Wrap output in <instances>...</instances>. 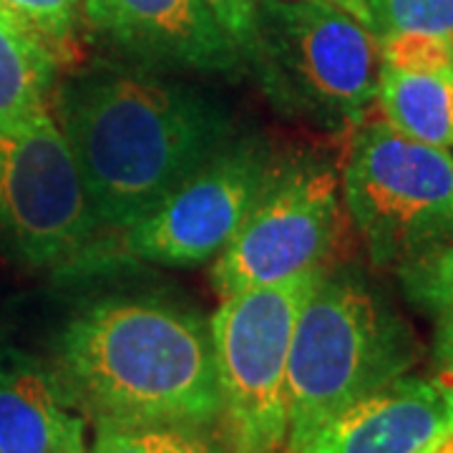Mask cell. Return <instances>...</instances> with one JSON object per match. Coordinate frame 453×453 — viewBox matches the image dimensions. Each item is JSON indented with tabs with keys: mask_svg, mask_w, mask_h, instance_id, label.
<instances>
[{
	"mask_svg": "<svg viewBox=\"0 0 453 453\" xmlns=\"http://www.w3.org/2000/svg\"><path fill=\"white\" fill-rule=\"evenodd\" d=\"M81 169L49 106L0 119V240L31 267L73 265L96 237Z\"/></svg>",
	"mask_w": 453,
	"mask_h": 453,
	"instance_id": "cell-7",
	"label": "cell"
},
{
	"mask_svg": "<svg viewBox=\"0 0 453 453\" xmlns=\"http://www.w3.org/2000/svg\"><path fill=\"white\" fill-rule=\"evenodd\" d=\"M91 453H151L149 434L142 428L98 423V436Z\"/></svg>",
	"mask_w": 453,
	"mask_h": 453,
	"instance_id": "cell-20",
	"label": "cell"
},
{
	"mask_svg": "<svg viewBox=\"0 0 453 453\" xmlns=\"http://www.w3.org/2000/svg\"><path fill=\"white\" fill-rule=\"evenodd\" d=\"M451 423L431 380L401 375L340 411L300 453H426Z\"/></svg>",
	"mask_w": 453,
	"mask_h": 453,
	"instance_id": "cell-11",
	"label": "cell"
},
{
	"mask_svg": "<svg viewBox=\"0 0 453 453\" xmlns=\"http://www.w3.org/2000/svg\"><path fill=\"white\" fill-rule=\"evenodd\" d=\"M207 5L240 49H252L257 33L255 0H207Z\"/></svg>",
	"mask_w": 453,
	"mask_h": 453,
	"instance_id": "cell-19",
	"label": "cell"
},
{
	"mask_svg": "<svg viewBox=\"0 0 453 453\" xmlns=\"http://www.w3.org/2000/svg\"><path fill=\"white\" fill-rule=\"evenodd\" d=\"M340 222L338 179L330 169L300 166L275 174L240 232L214 257V290L226 297L325 270L338 247Z\"/></svg>",
	"mask_w": 453,
	"mask_h": 453,
	"instance_id": "cell-8",
	"label": "cell"
},
{
	"mask_svg": "<svg viewBox=\"0 0 453 453\" xmlns=\"http://www.w3.org/2000/svg\"><path fill=\"white\" fill-rule=\"evenodd\" d=\"M65 388L98 423L199 428L222 413L210 325L157 300H104L65 325Z\"/></svg>",
	"mask_w": 453,
	"mask_h": 453,
	"instance_id": "cell-2",
	"label": "cell"
},
{
	"mask_svg": "<svg viewBox=\"0 0 453 453\" xmlns=\"http://www.w3.org/2000/svg\"><path fill=\"white\" fill-rule=\"evenodd\" d=\"M53 79L56 58L49 41L0 8V119L46 106Z\"/></svg>",
	"mask_w": 453,
	"mask_h": 453,
	"instance_id": "cell-14",
	"label": "cell"
},
{
	"mask_svg": "<svg viewBox=\"0 0 453 453\" xmlns=\"http://www.w3.org/2000/svg\"><path fill=\"white\" fill-rule=\"evenodd\" d=\"M0 8L13 13L49 43H58L76 28L83 0H0Z\"/></svg>",
	"mask_w": 453,
	"mask_h": 453,
	"instance_id": "cell-17",
	"label": "cell"
},
{
	"mask_svg": "<svg viewBox=\"0 0 453 453\" xmlns=\"http://www.w3.org/2000/svg\"><path fill=\"white\" fill-rule=\"evenodd\" d=\"M413 335L365 285L323 275L297 315L288 357V449L300 453L340 411L401 378Z\"/></svg>",
	"mask_w": 453,
	"mask_h": 453,
	"instance_id": "cell-3",
	"label": "cell"
},
{
	"mask_svg": "<svg viewBox=\"0 0 453 453\" xmlns=\"http://www.w3.org/2000/svg\"><path fill=\"white\" fill-rule=\"evenodd\" d=\"M98 31L131 53L202 73H225L240 46L219 26L207 0H83Z\"/></svg>",
	"mask_w": 453,
	"mask_h": 453,
	"instance_id": "cell-10",
	"label": "cell"
},
{
	"mask_svg": "<svg viewBox=\"0 0 453 453\" xmlns=\"http://www.w3.org/2000/svg\"><path fill=\"white\" fill-rule=\"evenodd\" d=\"M275 174L262 146L225 144L157 210L124 232V247L134 257L172 267L214 259L240 232Z\"/></svg>",
	"mask_w": 453,
	"mask_h": 453,
	"instance_id": "cell-9",
	"label": "cell"
},
{
	"mask_svg": "<svg viewBox=\"0 0 453 453\" xmlns=\"http://www.w3.org/2000/svg\"><path fill=\"white\" fill-rule=\"evenodd\" d=\"M413 288L441 318V333L453 335V250L408 273Z\"/></svg>",
	"mask_w": 453,
	"mask_h": 453,
	"instance_id": "cell-18",
	"label": "cell"
},
{
	"mask_svg": "<svg viewBox=\"0 0 453 453\" xmlns=\"http://www.w3.org/2000/svg\"><path fill=\"white\" fill-rule=\"evenodd\" d=\"M441 398L446 401L449 411L453 416V335L451 333H441L438 335V350H436V372L431 380Z\"/></svg>",
	"mask_w": 453,
	"mask_h": 453,
	"instance_id": "cell-22",
	"label": "cell"
},
{
	"mask_svg": "<svg viewBox=\"0 0 453 453\" xmlns=\"http://www.w3.org/2000/svg\"><path fill=\"white\" fill-rule=\"evenodd\" d=\"M325 270L232 292L210 323L222 413L237 453L288 446V357L297 315Z\"/></svg>",
	"mask_w": 453,
	"mask_h": 453,
	"instance_id": "cell-6",
	"label": "cell"
},
{
	"mask_svg": "<svg viewBox=\"0 0 453 453\" xmlns=\"http://www.w3.org/2000/svg\"><path fill=\"white\" fill-rule=\"evenodd\" d=\"M451 86H453V79H451Z\"/></svg>",
	"mask_w": 453,
	"mask_h": 453,
	"instance_id": "cell-25",
	"label": "cell"
},
{
	"mask_svg": "<svg viewBox=\"0 0 453 453\" xmlns=\"http://www.w3.org/2000/svg\"><path fill=\"white\" fill-rule=\"evenodd\" d=\"M315 3H327L335 5L340 11H348L350 16H356L357 20L371 26V11H368V0H315Z\"/></svg>",
	"mask_w": 453,
	"mask_h": 453,
	"instance_id": "cell-23",
	"label": "cell"
},
{
	"mask_svg": "<svg viewBox=\"0 0 453 453\" xmlns=\"http://www.w3.org/2000/svg\"><path fill=\"white\" fill-rule=\"evenodd\" d=\"M375 35L423 31L453 35V0H368Z\"/></svg>",
	"mask_w": 453,
	"mask_h": 453,
	"instance_id": "cell-16",
	"label": "cell"
},
{
	"mask_svg": "<svg viewBox=\"0 0 453 453\" xmlns=\"http://www.w3.org/2000/svg\"><path fill=\"white\" fill-rule=\"evenodd\" d=\"M151 453H211L192 428H149Z\"/></svg>",
	"mask_w": 453,
	"mask_h": 453,
	"instance_id": "cell-21",
	"label": "cell"
},
{
	"mask_svg": "<svg viewBox=\"0 0 453 453\" xmlns=\"http://www.w3.org/2000/svg\"><path fill=\"white\" fill-rule=\"evenodd\" d=\"M380 65L408 73L453 76V35L401 31L378 35Z\"/></svg>",
	"mask_w": 453,
	"mask_h": 453,
	"instance_id": "cell-15",
	"label": "cell"
},
{
	"mask_svg": "<svg viewBox=\"0 0 453 453\" xmlns=\"http://www.w3.org/2000/svg\"><path fill=\"white\" fill-rule=\"evenodd\" d=\"M426 453H453V423L428 446Z\"/></svg>",
	"mask_w": 453,
	"mask_h": 453,
	"instance_id": "cell-24",
	"label": "cell"
},
{
	"mask_svg": "<svg viewBox=\"0 0 453 453\" xmlns=\"http://www.w3.org/2000/svg\"><path fill=\"white\" fill-rule=\"evenodd\" d=\"M267 94L323 129L363 121L378 94L380 43L368 23L315 0H265L255 5Z\"/></svg>",
	"mask_w": 453,
	"mask_h": 453,
	"instance_id": "cell-4",
	"label": "cell"
},
{
	"mask_svg": "<svg viewBox=\"0 0 453 453\" xmlns=\"http://www.w3.org/2000/svg\"><path fill=\"white\" fill-rule=\"evenodd\" d=\"M453 76L408 73L383 68L378 73L375 101L386 124L413 142L451 149L453 146Z\"/></svg>",
	"mask_w": 453,
	"mask_h": 453,
	"instance_id": "cell-13",
	"label": "cell"
},
{
	"mask_svg": "<svg viewBox=\"0 0 453 453\" xmlns=\"http://www.w3.org/2000/svg\"><path fill=\"white\" fill-rule=\"evenodd\" d=\"M0 453H86L81 421L38 368H0Z\"/></svg>",
	"mask_w": 453,
	"mask_h": 453,
	"instance_id": "cell-12",
	"label": "cell"
},
{
	"mask_svg": "<svg viewBox=\"0 0 453 453\" xmlns=\"http://www.w3.org/2000/svg\"><path fill=\"white\" fill-rule=\"evenodd\" d=\"M342 202L375 265L413 273L453 250V157L388 124L353 142Z\"/></svg>",
	"mask_w": 453,
	"mask_h": 453,
	"instance_id": "cell-5",
	"label": "cell"
},
{
	"mask_svg": "<svg viewBox=\"0 0 453 453\" xmlns=\"http://www.w3.org/2000/svg\"><path fill=\"white\" fill-rule=\"evenodd\" d=\"M98 226L127 232L229 144L226 119L195 91L139 71H96L58 96Z\"/></svg>",
	"mask_w": 453,
	"mask_h": 453,
	"instance_id": "cell-1",
	"label": "cell"
}]
</instances>
